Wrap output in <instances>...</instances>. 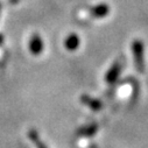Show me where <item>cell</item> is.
<instances>
[{"instance_id": "4", "label": "cell", "mask_w": 148, "mask_h": 148, "mask_svg": "<svg viewBox=\"0 0 148 148\" xmlns=\"http://www.w3.org/2000/svg\"><path fill=\"white\" fill-rule=\"evenodd\" d=\"M79 45H81L79 36L76 34H70L64 40V47L69 51H75L79 47Z\"/></svg>"}, {"instance_id": "3", "label": "cell", "mask_w": 148, "mask_h": 148, "mask_svg": "<svg viewBox=\"0 0 148 148\" xmlns=\"http://www.w3.org/2000/svg\"><path fill=\"white\" fill-rule=\"evenodd\" d=\"M120 72H121V64L119 62L114 63L112 66L110 68V70L107 71L106 76H105V81L108 84H113L114 82H117L118 77L120 76Z\"/></svg>"}, {"instance_id": "10", "label": "cell", "mask_w": 148, "mask_h": 148, "mask_svg": "<svg viewBox=\"0 0 148 148\" xmlns=\"http://www.w3.org/2000/svg\"><path fill=\"white\" fill-rule=\"evenodd\" d=\"M0 11H1V4H0Z\"/></svg>"}, {"instance_id": "5", "label": "cell", "mask_w": 148, "mask_h": 148, "mask_svg": "<svg viewBox=\"0 0 148 148\" xmlns=\"http://www.w3.org/2000/svg\"><path fill=\"white\" fill-rule=\"evenodd\" d=\"M91 15L93 18H97V19H101V18H105L110 13V7L106 5V4H100V5H97L95 7L91 8L90 11Z\"/></svg>"}, {"instance_id": "9", "label": "cell", "mask_w": 148, "mask_h": 148, "mask_svg": "<svg viewBox=\"0 0 148 148\" xmlns=\"http://www.w3.org/2000/svg\"><path fill=\"white\" fill-rule=\"evenodd\" d=\"M3 42H4V35L0 34V45H1Z\"/></svg>"}, {"instance_id": "1", "label": "cell", "mask_w": 148, "mask_h": 148, "mask_svg": "<svg viewBox=\"0 0 148 148\" xmlns=\"http://www.w3.org/2000/svg\"><path fill=\"white\" fill-rule=\"evenodd\" d=\"M132 54L134 57V64L139 72L145 71V47L140 40H135L132 43Z\"/></svg>"}, {"instance_id": "2", "label": "cell", "mask_w": 148, "mask_h": 148, "mask_svg": "<svg viewBox=\"0 0 148 148\" xmlns=\"http://www.w3.org/2000/svg\"><path fill=\"white\" fill-rule=\"evenodd\" d=\"M28 48H29V51L33 55H35V56L42 54L43 48H45V43L42 41V38H41L39 34H34L32 38H30Z\"/></svg>"}, {"instance_id": "7", "label": "cell", "mask_w": 148, "mask_h": 148, "mask_svg": "<svg viewBox=\"0 0 148 148\" xmlns=\"http://www.w3.org/2000/svg\"><path fill=\"white\" fill-rule=\"evenodd\" d=\"M97 131H98V125L97 124H91V125L81 127L77 133L79 135H83V136H91V135H95Z\"/></svg>"}, {"instance_id": "8", "label": "cell", "mask_w": 148, "mask_h": 148, "mask_svg": "<svg viewBox=\"0 0 148 148\" xmlns=\"http://www.w3.org/2000/svg\"><path fill=\"white\" fill-rule=\"evenodd\" d=\"M28 138L34 142V145L36 146V148H47L46 145L42 142L41 138L39 136V134H38V132H36V131L30 130V131L28 132Z\"/></svg>"}, {"instance_id": "6", "label": "cell", "mask_w": 148, "mask_h": 148, "mask_svg": "<svg viewBox=\"0 0 148 148\" xmlns=\"http://www.w3.org/2000/svg\"><path fill=\"white\" fill-rule=\"evenodd\" d=\"M81 100H82L83 104H85L86 106H89V107H90L91 110H93V111H99V110L103 107L101 103H100L98 99L92 98V97H90V96H88V95H83L82 98H81Z\"/></svg>"}]
</instances>
